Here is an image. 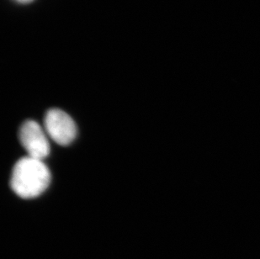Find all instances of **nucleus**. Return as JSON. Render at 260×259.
I'll return each instance as SVG.
<instances>
[{
    "label": "nucleus",
    "instance_id": "obj_1",
    "mask_svg": "<svg viewBox=\"0 0 260 259\" xmlns=\"http://www.w3.org/2000/svg\"><path fill=\"white\" fill-rule=\"evenodd\" d=\"M50 180L49 169L42 160L25 156L14 167L10 185L21 198H35L47 189Z\"/></svg>",
    "mask_w": 260,
    "mask_h": 259
},
{
    "label": "nucleus",
    "instance_id": "obj_2",
    "mask_svg": "<svg viewBox=\"0 0 260 259\" xmlns=\"http://www.w3.org/2000/svg\"><path fill=\"white\" fill-rule=\"evenodd\" d=\"M45 128L49 137L61 146L70 144L76 137L77 127L74 120L61 110L52 109L47 113Z\"/></svg>",
    "mask_w": 260,
    "mask_h": 259
},
{
    "label": "nucleus",
    "instance_id": "obj_3",
    "mask_svg": "<svg viewBox=\"0 0 260 259\" xmlns=\"http://www.w3.org/2000/svg\"><path fill=\"white\" fill-rule=\"evenodd\" d=\"M21 144L28 152V156L42 160L49 155L50 145L46 135L38 123L27 120L20 131Z\"/></svg>",
    "mask_w": 260,
    "mask_h": 259
},
{
    "label": "nucleus",
    "instance_id": "obj_4",
    "mask_svg": "<svg viewBox=\"0 0 260 259\" xmlns=\"http://www.w3.org/2000/svg\"><path fill=\"white\" fill-rule=\"evenodd\" d=\"M17 2L22 3V4H28V3H30L33 1V0H16Z\"/></svg>",
    "mask_w": 260,
    "mask_h": 259
}]
</instances>
